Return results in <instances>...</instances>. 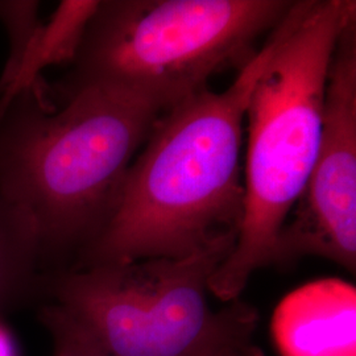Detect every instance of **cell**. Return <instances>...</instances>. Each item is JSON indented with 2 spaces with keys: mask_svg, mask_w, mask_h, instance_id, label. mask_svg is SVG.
<instances>
[{
  "mask_svg": "<svg viewBox=\"0 0 356 356\" xmlns=\"http://www.w3.org/2000/svg\"><path fill=\"white\" fill-rule=\"evenodd\" d=\"M38 1H0V22L10 36V56L0 76V86L13 74L31 38L38 29Z\"/></svg>",
  "mask_w": 356,
  "mask_h": 356,
  "instance_id": "30bf717a",
  "label": "cell"
},
{
  "mask_svg": "<svg viewBox=\"0 0 356 356\" xmlns=\"http://www.w3.org/2000/svg\"><path fill=\"white\" fill-rule=\"evenodd\" d=\"M236 242L182 259H147L51 273L47 288L103 356H263L257 314L239 300L214 312L209 280Z\"/></svg>",
  "mask_w": 356,
  "mask_h": 356,
  "instance_id": "5b68a950",
  "label": "cell"
},
{
  "mask_svg": "<svg viewBox=\"0 0 356 356\" xmlns=\"http://www.w3.org/2000/svg\"><path fill=\"white\" fill-rule=\"evenodd\" d=\"M351 0L293 1L275 28V47L250 97L244 211L232 251L209 280L225 302L239 298L251 276L273 264L288 216L305 191L318 154L331 57Z\"/></svg>",
  "mask_w": 356,
  "mask_h": 356,
  "instance_id": "3957f363",
  "label": "cell"
},
{
  "mask_svg": "<svg viewBox=\"0 0 356 356\" xmlns=\"http://www.w3.org/2000/svg\"><path fill=\"white\" fill-rule=\"evenodd\" d=\"M58 108L42 79L0 107V195L38 231L41 267L92 242L128 169L165 110L127 90L92 85Z\"/></svg>",
  "mask_w": 356,
  "mask_h": 356,
  "instance_id": "7a4b0ae2",
  "label": "cell"
},
{
  "mask_svg": "<svg viewBox=\"0 0 356 356\" xmlns=\"http://www.w3.org/2000/svg\"><path fill=\"white\" fill-rule=\"evenodd\" d=\"M272 334L281 356H356L355 286L307 282L276 307Z\"/></svg>",
  "mask_w": 356,
  "mask_h": 356,
  "instance_id": "52a82bcc",
  "label": "cell"
},
{
  "mask_svg": "<svg viewBox=\"0 0 356 356\" xmlns=\"http://www.w3.org/2000/svg\"><path fill=\"white\" fill-rule=\"evenodd\" d=\"M98 6L97 0H64L60 3L49 22L38 26L13 74L0 86V107L20 91L38 83L42 70L48 66L74 60Z\"/></svg>",
  "mask_w": 356,
  "mask_h": 356,
  "instance_id": "ba28073f",
  "label": "cell"
},
{
  "mask_svg": "<svg viewBox=\"0 0 356 356\" xmlns=\"http://www.w3.org/2000/svg\"><path fill=\"white\" fill-rule=\"evenodd\" d=\"M275 29L223 91L204 88L156 120L114 211L73 269L182 259L236 236L244 211L243 129Z\"/></svg>",
  "mask_w": 356,
  "mask_h": 356,
  "instance_id": "6da1fadb",
  "label": "cell"
},
{
  "mask_svg": "<svg viewBox=\"0 0 356 356\" xmlns=\"http://www.w3.org/2000/svg\"><path fill=\"white\" fill-rule=\"evenodd\" d=\"M286 0H106L92 15L73 69L54 91L103 85L168 110L206 88L216 72L244 65L256 40L289 13Z\"/></svg>",
  "mask_w": 356,
  "mask_h": 356,
  "instance_id": "277c9868",
  "label": "cell"
},
{
  "mask_svg": "<svg viewBox=\"0 0 356 356\" xmlns=\"http://www.w3.org/2000/svg\"><path fill=\"white\" fill-rule=\"evenodd\" d=\"M319 256L356 268V15L331 57L318 154L305 191L288 216L273 263Z\"/></svg>",
  "mask_w": 356,
  "mask_h": 356,
  "instance_id": "8992f818",
  "label": "cell"
},
{
  "mask_svg": "<svg viewBox=\"0 0 356 356\" xmlns=\"http://www.w3.org/2000/svg\"><path fill=\"white\" fill-rule=\"evenodd\" d=\"M41 268L33 220L0 195V306L33 291Z\"/></svg>",
  "mask_w": 356,
  "mask_h": 356,
  "instance_id": "9c48e42d",
  "label": "cell"
},
{
  "mask_svg": "<svg viewBox=\"0 0 356 356\" xmlns=\"http://www.w3.org/2000/svg\"><path fill=\"white\" fill-rule=\"evenodd\" d=\"M41 321L53 338L54 356H103L73 319L56 305L42 310Z\"/></svg>",
  "mask_w": 356,
  "mask_h": 356,
  "instance_id": "8fae6325",
  "label": "cell"
}]
</instances>
